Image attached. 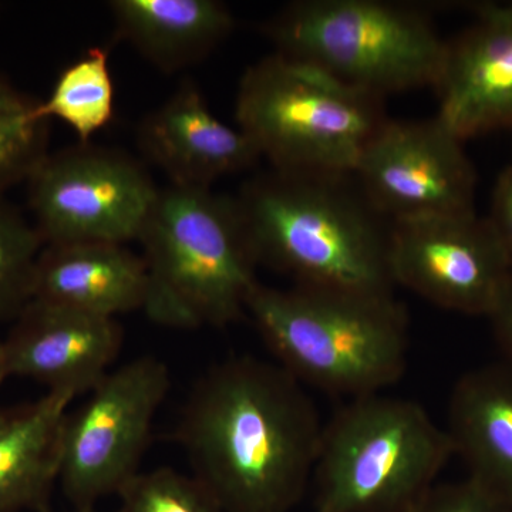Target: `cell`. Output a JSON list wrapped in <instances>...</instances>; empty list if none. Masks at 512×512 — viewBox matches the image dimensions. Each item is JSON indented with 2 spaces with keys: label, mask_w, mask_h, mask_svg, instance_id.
<instances>
[{
  "label": "cell",
  "mask_w": 512,
  "mask_h": 512,
  "mask_svg": "<svg viewBox=\"0 0 512 512\" xmlns=\"http://www.w3.org/2000/svg\"><path fill=\"white\" fill-rule=\"evenodd\" d=\"M322 431L303 384L278 363L242 356L195 383L178 440L224 512H292L311 483Z\"/></svg>",
  "instance_id": "6da1fadb"
},
{
  "label": "cell",
  "mask_w": 512,
  "mask_h": 512,
  "mask_svg": "<svg viewBox=\"0 0 512 512\" xmlns=\"http://www.w3.org/2000/svg\"><path fill=\"white\" fill-rule=\"evenodd\" d=\"M350 175L272 170L237 198L256 262L296 285L392 293L390 228Z\"/></svg>",
  "instance_id": "7a4b0ae2"
},
{
  "label": "cell",
  "mask_w": 512,
  "mask_h": 512,
  "mask_svg": "<svg viewBox=\"0 0 512 512\" xmlns=\"http://www.w3.org/2000/svg\"><path fill=\"white\" fill-rule=\"evenodd\" d=\"M247 313L278 365L322 392L369 396L406 370L409 318L393 293L259 284Z\"/></svg>",
  "instance_id": "3957f363"
},
{
  "label": "cell",
  "mask_w": 512,
  "mask_h": 512,
  "mask_svg": "<svg viewBox=\"0 0 512 512\" xmlns=\"http://www.w3.org/2000/svg\"><path fill=\"white\" fill-rule=\"evenodd\" d=\"M138 241L148 272L143 312L173 329L227 326L259 285L237 201L211 188L158 190Z\"/></svg>",
  "instance_id": "277c9868"
},
{
  "label": "cell",
  "mask_w": 512,
  "mask_h": 512,
  "mask_svg": "<svg viewBox=\"0 0 512 512\" xmlns=\"http://www.w3.org/2000/svg\"><path fill=\"white\" fill-rule=\"evenodd\" d=\"M454 454L421 404L357 397L323 424L315 512H412Z\"/></svg>",
  "instance_id": "5b68a950"
},
{
  "label": "cell",
  "mask_w": 512,
  "mask_h": 512,
  "mask_svg": "<svg viewBox=\"0 0 512 512\" xmlns=\"http://www.w3.org/2000/svg\"><path fill=\"white\" fill-rule=\"evenodd\" d=\"M380 101L319 67L275 53L248 67L235 113L239 130L274 170L353 175L387 120Z\"/></svg>",
  "instance_id": "8992f818"
},
{
  "label": "cell",
  "mask_w": 512,
  "mask_h": 512,
  "mask_svg": "<svg viewBox=\"0 0 512 512\" xmlns=\"http://www.w3.org/2000/svg\"><path fill=\"white\" fill-rule=\"evenodd\" d=\"M276 53L383 99L436 86L447 42L414 6L379 0H301L266 25Z\"/></svg>",
  "instance_id": "52a82bcc"
},
{
  "label": "cell",
  "mask_w": 512,
  "mask_h": 512,
  "mask_svg": "<svg viewBox=\"0 0 512 512\" xmlns=\"http://www.w3.org/2000/svg\"><path fill=\"white\" fill-rule=\"evenodd\" d=\"M171 387L167 365L141 356L111 369L64 417L59 483L74 510L120 491L137 476L154 419Z\"/></svg>",
  "instance_id": "ba28073f"
},
{
  "label": "cell",
  "mask_w": 512,
  "mask_h": 512,
  "mask_svg": "<svg viewBox=\"0 0 512 512\" xmlns=\"http://www.w3.org/2000/svg\"><path fill=\"white\" fill-rule=\"evenodd\" d=\"M28 183L45 245L138 241L160 190L130 157L89 144L47 154Z\"/></svg>",
  "instance_id": "9c48e42d"
},
{
  "label": "cell",
  "mask_w": 512,
  "mask_h": 512,
  "mask_svg": "<svg viewBox=\"0 0 512 512\" xmlns=\"http://www.w3.org/2000/svg\"><path fill=\"white\" fill-rule=\"evenodd\" d=\"M463 140L439 119L386 120L353 177L390 222L474 212L476 171Z\"/></svg>",
  "instance_id": "30bf717a"
},
{
  "label": "cell",
  "mask_w": 512,
  "mask_h": 512,
  "mask_svg": "<svg viewBox=\"0 0 512 512\" xmlns=\"http://www.w3.org/2000/svg\"><path fill=\"white\" fill-rule=\"evenodd\" d=\"M390 271L434 305L490 316L512 269L490 220L474 211L392 222Z\"/></svg>",
  "instance_id": "8fae6325"
},
{
  "label": "cell",
  "mask_w": 512,
  "mask_h": 512,
  "mask_svg": "<svg viewBox=\"0 0 512 512\" xmlns=\"http://www.w3.org/2000/svg\"><path fill=\"white\" fill-rule=\"evenodd\" d=\"M2 342L6 376L49 392L87 394L111 370L123 332L116 319L33 299Z\"/></svg>",
  "instance_id": "7c38bea8"
},
{
  "label": "cell",
  "mask_w": 512,
  "mask_h": 512,
  "mask_svg": "<svg viewBox=\"0 0 512 512\" xmlns=\"http://www.w3.org/2000/svg\"><path fill=\"white\" fill-rule=\"evenodd\" d=\"M476 20L447 42L437 117L460 140L512 127V3H478Z\"/></svg>",
  "instance_id": "4fadbf2b"
},
{
  "label": "cell",
  "mask_w": 512,
  "mask_h": 512,
  "mask_svg": "<svg viewBox=\"0 0 512 512\" xmlns=\"http://www.w3.org/2000/svg\"><path fill=\"white\" fill-rule=\"evenodd\" d=\"M141 150L181 187L210 188L227 175L248 170L261 158L239 128L214 116L192 82L181 84L138 128Z\"/></svg>",
  "instance_id": "5bb4252c"
},
{
  "label": "cell",
  "mask_w": 512,
  "mask_h": 512,
  "mask_svg": "<svg viewBox=\"0 0 512 512\" xmlns=\"http://www.w3.org/2000/svg\"><path fill=\"white\" fill-rule=\"evenodd\" d=\"M148 272L143 256L121 244L45 245L35 276V299L116 319L143 311Z\"/></svg>",
  "instance_id": "9a60e30c"
},
{
  "label": "cell",
  "mask_w": 512,
  "mask_h": 512,
  "mask_svg": "<svg viewBox=\"0 0 512 512\" xmlns=\"http://www.w3.org/2000/svg\"><path fill=\"white\" fill-rule=\"evenodd\" d=\"M446 430L468 477L512 504V366H484L461 377Z\"/></svg>",
  "instance_id": "2e32d148"
},
{
  "label": "cell",
  "mask_w": 512,
  "mask_h": 512,
  "mask_svg": "<svg viewBox=\"0 0 512 512\" xmlns=\"http://www.w3.org/2000/svg\"><path fill=\"white\" fill-rule=\"evenodd\" d=\"M74 399L47 392L35 403L0 409V512L49 508L59 480L63 421Z\"/></svg>",
  "instance_id": "e0dca14e"
},
{
  "label": "cell",
  "mask_w": 512,
  "mask_h": 512,
  "mask_svg": "<svg viewBox=\"0 0 512 512\" xmlns=\"http://www.w3.org/2000/svg\"><path fill=\"white\" fill-rule=\"evenodd\" d=\"M119 35L163 72L207 57L234 29V16L217 0H113Z\"/></svg>",
  "instance_id": "ac0fdd59"
},
{
  "label": "cell",
  "mask_w": 512,
  "mask_h": 512,
  "mask_svg": "<svg viewBox=\"0 0 512 512\" xmlns=\"http://www.w3.org/2000/svg\"><path fill=\"white\" fill-rule=\"evenodd\" d=\"M43 120L59 119L82 144L107 126L114 116V83L106 50H87L57 77L52 93L37 106Z\"/></svg>",
  "instance_id": "d6986e66"
},
{
  "label": "cell",
  "mask_w": 512,
  "mask_h": 512,
  "mask_svg": "<svg viewBox=\"0 0 512 512\" xmlns=\"http://www.w3.org/2000/svg\"><path fill=\"white\" fill-rule=\"evenodd\" d=\"M37 106L0 76V201L47 156V121L37 114Z\"/></svg>",
  "instance_id": "ffe728a7"
},
{
  "label": "cell",
  "mask_w": 512,
  "mask_h": 512,
  "mask_svg": "<svg viewBox=\"0 0 512 512\" xmlns=\"http://www.w3.org/2000/svg\"><path fill=\"white\" fill-rule=\"evenodd\" d=\"M43 248L36 227L0 201V322L18 319L35 299L36 266Z\"/></svg>",
  "instance_id": "44dd1931"
},
{
  "label": "cell",
  "mask_w": 512,
  "mask_h": 512,
  "mask_svg": "<svg viewBox=\"0 0 512 512\" xmlns=\"http://www.w3.org/2000/svg\"><path fill=\"white\" fill-rule=\"evenodd\" d=\"M119 497V512H224L197 478L168 467L138 473Z\"/></svg>",
  "instance_id": "7402d4cb"
},
{
  "label": "cell",
  "mask_w": 512,
  "mask_h": 512,
  "mask_svg": "<svg viewBox=\"0 0 512 512\" xmlns=\"http://www.w3.org/2000/svg\"><path fill=\"white\" fill-rule=\"evenodd\" d=\"M412 512H512V504L474 478L434 485Z\"/></svg>",
  "instance_id": "603a6c76"
},
{
  "label": "cell",
  "mask_w": 512,
  "mask_h": 512,
  "mask_svg": "<svg viewBox=\"0 0 512 512\" xmlns=\"http://www.w3.org/2000/svg\"><path fill=\"white\" fill-rule=\"evenodd\" d=\"M488 220L503 245L512 269V165L501 171L495 181Z\"/></svg>",
  "instance_id": "cb8c5ba5"
},
{
  "label": "cell",
  "mask_w": 512,
  "mask_h": 512,
  "mask_svg": "<svg viewBox=\"0 0 512 512\" xmlns=\"http://www.w3.org/2000/svg\"><path fill=\"white\" fill-rule=\"evenodd\" d=\"M488 318L493 320L495 336L507 356L505 362L512 366V271Z\"/></svg>",
  "instance_id": "d4e9b609"
},
{
  "label": "cell",
  "mask_w": 512,
  "mask_h": 512,
  "mask_svg": "<svg viewBox=\"0 0 512 512\" xmlns=\"http://www.w3.org/2000/svg\"><path fill=\"white\" fill-rule=\"evenodd\" d=\"M5 365H3V353H2V342H0V384L6 379Z\"/></svg>",
  "instance_id": "484cf974"
},
{
  "label": "cell",
  "mask_w": 512,
  "mask_h": 512,
  "mask_svg": "<svg viewBox=\"0 0 512 512\" xmlns=\"http://www.w3.org/2000/svg\"><path fill=\"white\" fill-rule=\"evenodd\" d=\"M40 512H53V511L50 510V508H46V510H43V511H40ZM73 512H94V511L93 510H87V511L74 510Z\"/></svg>",
  "instance_id": "4316f807"
},
{
  "label": "cell",
  "mask_w": 512,
  "mask_h": 512,
  "mask_svg": "<svg viewBox=\"0 0 512 512\" xmlns=\"http://www.w3.org/2000/svg\"><path fill=\"white\" fill-rule=\"evenodd\" d=\"M313 512H315V511H313Z\"/></svg>",
  "instance_id": "83f0119b"
}]
</instances>
